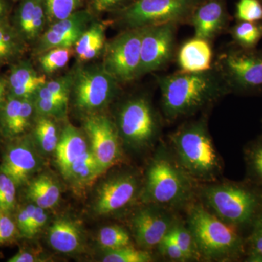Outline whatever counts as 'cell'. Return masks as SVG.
Returning a JSON list of instances; mask_svg holds the SVG:
<instances>
[{"instance_id":"cell-1","label":"cell","mask_w":262,"mask_h":262,"mask_svg":"<svg viewBox=\"0 0 262 262\" xmlns=\"http://www.w3.org/2000/svg\"><path fill=\"white\" fill-rule=\"evenodd\" d=\"M163 116L168 122L192 116L209 107L230 91L213 65L202 72H183L158 76Z\"/></svg>"},{"instance_id":"cell-2","label":"cell","mask_w":262,"mask_h":262,"mask_svg":"<svg viewBox=\"0 0 262 262\" xmlns=\"http://www.w3.org/2000/svg\"><path fill=\"white\" fill-rule=\"evenodd\" d=\"M198 183L181 166L171 149L160 144L146 168L140 196L144 204L175 211L195 201Z\"/></svg>"},{"instance_id":"cell-3","label":"cell","mask_w":262,"mask_h":262,"mask_svg":"<svg viewBox=\"0 0 262 262\" xmlns=\"http://www.w3.org/2000/svg\"><path fill=\"white\" fill-rule=\"evenodd\" d=\"M186 224L194 236L201 261H236L245 258L246 238L241 229L228 225L201 201L187 208Z\"/></svg>"},{"instance_id":"cell-4","label":"cell","mask_w":262,"mask_h":262,"mask_svg":"<svg viewBox=\"0 0 262 262\" xmlns=\"http://www.w3.org/2000/svg\"><path fill=\"white\" fill-rule=\"evenodd\" d=\"M169 139L170 149L191 178L203 184L216 182L223 165L206 117L185 122L169 136Z\"/></svg>"},{"instance_id":"cell-5","label":"cell","mask_w":262,"mask_h":262,"mask_svg":"<svg viewBox=\"0 0 262 262\" xmlns=\"http://www.w3.org/2000/svg\"><path fill=\"white\" fill-rule=\"evenodd\" d=\"M198 195L215 216L241 229L251 228L262 213V189L248 180L207 183L198 188Z\"/></svg>"},{"instance_id":"cell-6","label":"cell","mask_w":262,"mask_h":262,"mask_svg":"<svg viewBox=\"0 0 262 262\" xmlns=\"http://www.w3.org/2000/svg\"><path fill=\"white\" fill-rule=\"evenodd\" d=\"M72 74L70 100L83 117L103 113L121 91V84L104 70L101 63H78Z\"/></svg>"},{"instance_id":"cell-7","label":"cell","mask_w":262,"mask_h":262,"mask_svg":"<svg viewBox=\"0 0 262 262\" xmlns=\"http://www.w3.org/2000/svg\"><path fill=\"white\" fill-rule=\"evenodd\" d=\"M114 121L122 141L134 149L151 147L161 133L159 115L144 96L125 100L119 106Z\"/></svg>"},{"instance_id":"cell-8","label":"cell","mask_w":262,"mask_h":262,"mask_svg":"<svg viewBox=\"0 0 262 262\" xmlns=\"http://www.w3.org/2000/svg\"><path fill=\"white\" fill-rule=\"evenodd\" d=\"M213 66L230 94H262V49H244L232 44L219 55Z\"/></svg>"},{"instance_id":"cell-9","label":"cell","mask_w":262,"mask_h":262,"mask_svg":"<svg viewBox=\"0 0 262 262\" xmlns=\"http://www.w3.org/2000/svg\"><path fill=\"white\" fill-rule=\"evenodd\" d=\"M202 0H136L115 15L114 22L124 29H140L157 24L188 23Z\"/></svg>"},{"instance_id":"cell-10","label":"cell","mask_w":262,"mask_h":262,"mask_svg":"<svg viewBox=\"0 0 262 262\" xmlns=\"http://www.w3.org/2000/svg\"><path fill=\"white\" fill-rule=\"evenodd\" d=\"M142 28L124 29L106 41L101 62L104 70L120 84L139 78Z\"/></svg>"},{"instance_id":"cell-11","label":"cell","mask_w":262,"mask_h":262,"mask_svg":"<svg viewBox=\"0 0 262 262\" xmlns=\"http://www.w3.org/2000/svg\"><path fill=\"white\" fill-rule=\"evenodd\" d=\"M83 130L103 173L122 160V140L113 119L104 113L83 117Z\"/></svg>"},{"instance_id":"cell-12","label":"cell","mask_w":262,"mask_h":262,"mask_svg":"<svg viewBox=\"0 0 262 262\" xmlns=\"http://www.w3.org/2000/svg\"><path fill=\"white\" fill-rule=\"evenodd\" d=\"M178 25L167 23L142 28L139 78L163 70L173 60Z\"/></svg>"},{"instance_id":"cell-13","label":"cell","mask_w":262,"mask_h":262,"mask_svg":"<svg viewBox=\"0 0 262 262\" xmlns=\"http://www.w3.org/2000/svg\"><path fill=\"white\" fill-rule=\"evenodd\" d=\"M142 184L134 172L115 174L101 183L95 196L93 209L98 215L116 214L140 198Z\"/></svg>"},{"instance_id":"cell-14","label":"cell","mask_w":262,"mask_h":262,"mask_svg":"<svg viewBox=\"0 0 262 262\" xmlns=\"http://www.w3.org/2000/svg\"><path fill=\"white\" fill-rule=\"evenodd\" d=\"M179 219L174 211L156 205L144 204L131 217L133 237L141 249L158 248Z\"/></svg>"},{"instance_id":"cell-15","label":"cell","mask_w":262,"mask_h":262,"mask_svg":"<svg viewBox=\"0 0 262 262\" xmlns=\"http://www.w3.org/2000/svg\"><path fill=\"white\" fill-rule=\"evenodd\" d=\"M96 19L92 12L81 9L70 16L50 24L33 45L32 56L36 57L53 48H74L84 31Z\"/></svg>"},{"instance_id":"cell-16","label":"cell","mask_w":262,"mask_h":262,"mask_svg":"<svg viewBox=\"0 0 262 262\" xmlns=\"http://www.w3.org/2000/svg\"><path fill=\"white\" fill-rule=\"evenodd\" d=\"M14 139L5 150L0 172L20 187L28 184L40 168L41 159L31 138L18 136Z\"/></svg>"},{"instance_id":"cell-17","label":"cell","mask_w":262,"mask_h":262,"mask_svg":"<svg viewBox=\"0 0 262 262\" xmlns=\"http://www.w3.org/2000/svg\"><path fill=\"white\" fill-rule=\"evenodd\" d=\"M230 20L225 0H202L193 10L188 24L194 28V37L211 42L228 30Z\"/></svg>"},{"instance_id":"cell-18","label":"cell","mask_w":262,"mask_h":262,"mask_svg":"<svg viewBox=\"0 0 262 262\" xmlns=\"http://www.w3.org/2000/svg\"><path fill=\"white\" fill-rule=\"evenodd\" d=\"M34 98H18L8 94L0 107V128L8 138L18 137L35 120Z\"/></svg>"},{"instance_id":"cell-19","label":"cell","mask_w":262,"mask_h":262,"mask_svg":"<svg viewBox=\"0 0 262 262\" xmlns=\"http://www.w3.org/2000/svg\"><path fill=\"white\" fill-rule=\"evenodd\" d=\"M12 24L19 34L33 46L48 27L44 0H20Z\"/></svg>"},{"instance_id":"cell-20","label":"cell","mask_w":262,"mask_h":262,"mask_svg":"<svg viewBox=\"0 0 262 262\" xmlns=\"http://www.w3.org/2000/svg\"><path fill=\"white\" fill-rule=\"evenodd\" d=\"M6 77L8 94L18 98H34L38 89L48 81L47 76L35 70L27 59L19 60L10 65Z\"/></svg>"},{"instance_id":"cell-21","label":"cell","mask_w":262,"mask_h":262,"mask_svg":"<svg viewBox=\"0 0 262 262\" xmlns=\"http://www.w3.org/2000/svg\"><path fill=\"white\" fill-rule=\"evenodd\" d=\"M85 136L84 133L70 123L62 129L55 155L57 165L63 177L67 175L72 165L89 151Z\"/></svg>"},{"instance_id":"cell-22","label":"cell","mask_w":262,"mask_h":262,"mask_svg":"<svg viewBox=\"0 0 262 262\" xmlns=\"http://www.w3.org/2000/svg\"><path fill=\"white\" fill-rule=\"evenodd\" d=\"M48 241L51 247L58 252L72 254L83 248L84 236L80 225L70 218H60L50 226Z\"/></svg>"},{"instance_id":"cell-23","label":"cell","mask_w":262,"mask_h":262,"mask_svg":"<svg viewBox=\"0 0 262 262\" xmlns=\"http://www.w3.org/2000/svg\"><path fill=\"white\" fill-rule=\"evenodd\" d=\"M209 41L194 37L179 49L177 61L180 72H202L213 67V51Z\"/></svg>"},{"instance_id":"cell-24","label":"cell","mask_w":262,"mask_h":262,"mask_svg":"<svg viewBox=\"0 0 262 262\" xmlns=\"http://www.w3.org/2000/svg\"><path fill=\"white\" fill-rule=\"evenodd\" d=\"M106 43V24L94 19L74 46L77 62L89 63L102 56Z\"/></svg>"},{"instance_id":"cell-25","label":"cell","mask_w":262,"mask_h":262,"mask_svg":"<svg viewBox=\"0 0 262 262\" xmlns=\"http://www.w3.org/2000/svg\"><path fill=\"white\" fill-rule=\"evenodd\" d=\"M29 48L9 18L0 21V68L22 59Z\"/></svg>"},{"instance_id":"cell-26","label":"cell","mask_w":262,"mask_h":262,"mask_svg":"<svg viewBox=\"0 0 262 262\" xmlns=\"http://www.w3.org/2000/svg\"><path fill=\"white\" fill-rule=\"evenodd\" d=\"M26 195L33 204L51 209L59 203L61 187L51 175L42 173L29 181Z\"/></svg>"},{"instance_id":"cell-27","label":"cell","mask_w":262,"mask_h":262,"mask_svg":"<svg viewBox=\"0 0 262 262\" xmlns=\"http://www.w3.org/2000/svg\"><path fill=\"white\" fill-rule=\"evenodd\" d=\"M103 173L91 149L80 158L70 168L64 177L77 189L91 185Z\"/></svg>"},{"instance_id":"cell-28","label":"cell","mask_w":262,"mask_h":262,"mask_svg":"<svg viewBox=\"0 0 262 262\" xmlns=\"http://www.w3.org/2000/svg\"><path fill=\"white\" fill-rule=\"evenodd\" d=\"M56 119L46 116L35 117L34 139L42 152L51 154L56 151L60 139V132Z\"/></svg>"},{"instance_id":"cell-29","label":"cell","mask_w":262,"mask_h":262,"mask_svg":"<svg viewBox=\"0 0 262 262\" xmlns=\"http://www.w3.org/2000/svg\"><path fill=\"white\" fill-rule=\"evenodd\" d=\"M228 31L234 46L255 49L262 39V21H237Z\"/></svg>"},{"instance_id":"cell-30","label":"cell","mask_w":262,"mask_h":262,"mask_svg":"<svg viewBox=\"0 0 262 262\" xmlns=\"http://www.w3.org/2000/svg\"><path fill=\"white\" fill-rule=\"evenodd\" d=\"M74 55V48L58 47L43 52L35 58L39 72L48 77L67 67Z\"/></svg>"},{"instance_id":"cell-31","label":"cell","mask_w":262,"mask_h":262,"mask_svg":"<svg viewBox=\"0 0 262 262\" xmlns=\"http://www.w3.org/2000/svg\"><path fill=\"white\" fill-rule=\"evenodd\" d=\"M244 156L247 180L262 189V135L246 146Z\"/></svg>"},{"instance_id":"cell-32","label":"cell","mask_w":262,"mask_h":262,"mask_svg":"<svg viewBox=\"0 0 262 262\" xmlns=\"http://www.w3.org/2000/svg\"><path fill=\"white\" fill-rule=\"evenodd\" d=\"M167 235L178 245L189 261H201L195 239L187 224L177 220Z\"/></svg>"},{"instance_id":"cell-33","label":"cell","mask_w":262,"mask_h":262,"mask_svg":"<svg viewBox=\"0 0 262 262\" xmlns=\"http://www.w3.org/2000/svg\"><path fill=\"white\" fill-rule=\"evenodd\" d=\"M97 242L99 247L105 252L132 246L130 234L118 225L106 226L100 229Z\"/></svg>"},{"instance_id":"cell-34","label":"cell","mask_w":262,"mask_h":262,"mask_svg":"<svg viewBox=\"0 0 262 262\" xmlns=\"http://www.w3.org/2000/svg\"><path fill=\"white\" fill-rule=\"evenodd\" d=\"M72 84V72L54 80H48L38 89L34 98H52L70 101Z\"/></svg>"},{"instance_id":"cell-35","label":"cell","mask_w":262,"mask_h":262,"mask_svg":"<svg viewBox=\"0 0 262 262\" xmlns=\"http://www.w3.org/2000/svg\"><path fill=\"white\" fill-rule=\"evenodd\" d=\"M48 26L83 9L85 0H44Z\"/></svg>"},{"instance_id":"cell-36","label":"cell","mask_w":262,"mask_h":262,"mask_svg":"<svg viewBox=\"0 0 262 262\" xmlns=\"http://www.w3.org/2000/svg\"><path fill=\"white\" fill-rule=\"evenodd\" d=\"M104 262H150L153 257L149 251L136 249L133 246H126L113 251H106L103 256Z\"/></svg>"},{"instance_id":"cell-37","label":"cell","mask_w":262,"mask_h":262,"mask_svg":"<svg viewBox=\"0 0 262 262\" xmlns=\"http://www.w3.org/2000/svg\"><path fill=\"white\" fill-rule=\"evenodd\" d=\"M36 115L63 120L68 112L70 101L52 98H34Z\"/></svg>"},{"instance_id":"cell-38","label":"cell","mask_w":262,"mask_h":262,"mask_svg":"<svg viewBox=\"0 0 262 262\" xmlns=\"http://www.w3.org/2000/svg\"><path fill=\"white\" fill-rule=\"evenodd\" d=\"M251 232L246 237L245 261L262 262V213L251 225Z\"/></svg>"},{"instance_id":"cell-39","label":"cell","mask_w":262,"mask_h":262,"mask_svg":"<svg viewBox=\"0 0 262 262\" xmlns=\"http://www.w3.org/2000/svg\"><path fill=\"white\" fill-rule=\"evenodd\" d=\"M234 16L237 21H262V0H238Z\"/></svg>"},{"instance_id":"cell-40","label":"cell","mask_w":262,"mask_h":262,"mask_svg":"<svg viewBox=\"0 0 262 262\" xmlns=\"http://www.w3.org/2000/svg\"><path fill=\"white\" fill-rule=\"evenodd\" d=\"M16 187L14 182L0 172V210L9 213L16 203Z\"/></svg>"},{"instance_id":"cell-41","label":"cell","mask_w":262,"mask_h":262,"mask_svg":"<svg viewBox=\"0 0 262 262\" xmlns=\"http://www.w3.org/2000/svg\"><path fill=\"white\" fill-rule=\"evenodd\" d=\"M136 0H88L89 9L95 15L115 13L125 9Z\"/></svg>"},{"instance_id":"cell-42","label":"cell","mask_w":262,"mask_h":262,"mask_svg":"<svg viewBox=\"0 0 262 262\" xmlns=\"http://www.w3.org/2000/svg\"><path fill=\"white\" fill-rule=\"evenodd\" d=\"M158 251L163 257L169 261L176 262L189 261L178 245L168 235L163 239L158 247Z\"/></svg>"},{"instance_id":"cell-43","label":"cell","mask_w":262,"mask_h":262,"mask_svg":"<svg viewBox=\"0 0 262 262\" xmlns=\"http://www.w3.org/2000/svg\"><path fill=\"white\" fill-rule=\"evenodd\" d=\"M18 232L16 223L9 213L0 210V246L13 241Z\"/></svg>"},{"instance_id":"cell-44","label":"cell","mask_w":262,"mask_h":262,"mask_svg":"<svg viewBox=\"0 0 262 262\" xmlns=\"http://www.w3.org/2000/svg\"><path fill=\"white\" fill-rule=\"evenodd\" d=\"M46 211V210L44 208L36 206L32 220L29 223L26 237L27 238L34 237L44 227L48 220V215Z\"/></svg>"},{"instance_id":"cell-45","label":"cell","mask_w":262,"mask_h":262,"mask_svg":"<svg viewBox=\"0 0 262 262\" xmlns=\"http://www.w3.org/2000/svg\"><path fill=\"white\" fill-rule=\"evenodd\" d=\"M36 205L31 203L19 210L16 217V225L18 232L23 237H26L28 231L29 223L32 220L33 213L35 210Z\"/></svg>"},{"instance_id":"cell-46","label":"cell","mask_w":262,"mask_h":262,"mask_svg":"<svg viewBox=\"0 0 262 262\" xmlns=\"http://www.w3.org/2000/svg\"><path fill=\"white\" fill-rule=\"evenodd\" d=\"M9 262H35L42 261L41 258L37 256V253H34L31 251L20 250L13 257L10 258Z\"/></svg>"},{"instance_id":"cell-47","label":"cell","mask_w":262,"mask_h":262,"mask_svg":"<svg viewBox=\"0 0 262 262\" xmlns=\"http://www.w3.org/2000/svg\"><path fill=\"white\" fill-rule=\"evenodd\" d=\"M11 0H0V21L9 18L12 10Z\"/></svg>"},{"instance_id":"cell-48","label":"cell","mask_w":262,"mask_h":262,"mask_svg":"<svg viewBox=\"0 0 262 262\" xmlns=\"http://www.w3.org/2000/svg\"><path fill=\"white\" fill-rule=\"evenodd\" d=\"M8 94V83H7L6 78L0 77V107L4 103Z\"/></svg>"},{"instance_id":"cell-49","label":"cell","mask_w":262,"mask_h":262,"mask_svg":"<svg viewBox=\"0 0 262 262\" xmlns=\"http://www.w3.org/2000/svg\"><path fill=\"white\" fill-rule=\"evenodd\" d=\"M13 3H16V2H19L20 0H11Z\"/></svg>"}]
</instances>
